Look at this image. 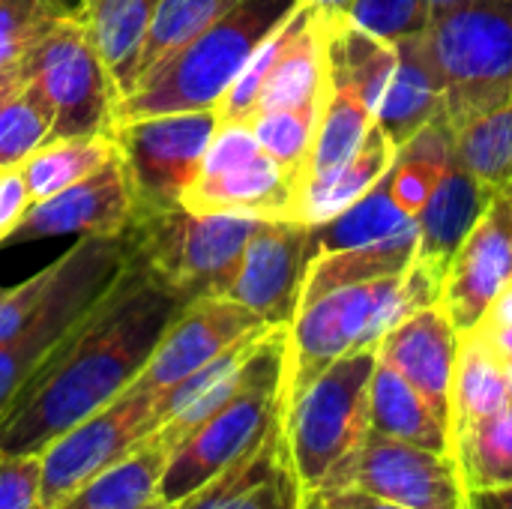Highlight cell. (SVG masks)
Segmentation results:
<instances>
[{
	"instance_id": "cell-40",
	"label": "cell",
	"mask_w": 512,
	"mask_h": 509,
	"mask_svg": "<svg viewBox=\"0 0 512 509\" xmlns=\"http://www.w3.org/2000/svg\"><path fill=\"white\" fill-rule=\"evenodd\" d=\"M39 456H15L0 450V509H36Z\"/></svg>"
},
{
	"instance_id": "cell-44",
	"label": "cell",
	"mask_w": 512,
	"mask_h": 509,
	"mask_svg": "<svg viewBox=\"0 0 512 509\" xmlns=\"http://www.w3.org/2000/svg\"><path fill=\"white\" fill-rule=\"evenodd\" d=\"M465 509H512V483L498 489L465 492Z\"/></svg>"
},
{
	"instance_id": "cell-33",
	"label": "cell",
	"mask_w": 512,
	"mask_h": 509,
	"mask_svg": "<svg viewBox=\"0 0 512 509\" xmlns=\"http://www.w3.org/2000/svg\"><path fill=\"white\" fill-rule=\"evenodd\" d=\"M327 96V93H324ZM324 96L294 105V108H273V111H258L249 126L264 147L267 156H273L285 174L297 186V198L309 180V162H312V147L318 135V120L324 108Z\"/></svg>"
},
{
	"instance_id": "cell-21",
	"label": "cell",
	"mask_w": 512,
	"mask_h": 509,
	"mask_svg": "<svg viewBox=\"0 0 512 509\" xmlns=\"http://www.w3.org/2000/svg\"><path fill=\"white\" fill-rule=\"evenodd\" d=\"M438 117H444V93L426 54L423 33L396 42V66L375 108V123L396 147H402Z\"/></svg>"
},
{
	"instance_id": "cell-42",
	"label": "cell",
	"mask_w": 512,
	"mask_h": 509,
	"mask_svg": "<svg viewBox=\"0 0 512 509\" xmlns=\"http://www.w3.org/2000/svg\"><path fill=\"white\" fill-rule=\"evenodd\" d=\"M27 207H30V192L21 177V168H3L0 171V246Z\"/></svg>"
},
{
	"instance_id": "cell-48",
	"label": "cell",
	"mask_w": 512,
	"mask_h": 509,
	"mask_svg": "<svg viewBox=\"0 0 512 509\" xmlns=\"http://www.w3.org/2000/svg\"><path fill=\"white\" fill-rule=\"evenodd\" d=\"M135 509H174V507H171L168 501H162V498L156 495V498H150L147 504H141V507H135Z\"/></svg>"
},
{
	"instance_id": "cell-27",
	"label": "cell",
	"mask_w": 512,
	"mask_h": 509,
	"mask_svg": "<svg viewBox=\"0 0 512 509\" xmlns=\"http://www.w3.org/2000/svg\"><path fill=\"white\" fill-rule=\"evenodd\" d=\"M168 444L153 432L135 453L48 509H135L159 495Z\"/></svg>"
},
{
	"instance_id": "cell-8",
	"label": "cell",
	"mask_w": 512,
	"mask_h": 509,
	"mask_svg": "<svg viewBox=\"0 0 512 509\" xmlns=\"http://www.w3.org/2000/svg\"><path fill=\"white\" fill-rule=\"evenodd\" d=\"M132 255L129 234L117 237H81L60 255V273L18 336L0 345V414L27 384V378L51 357V351L75 330V324L93 309V303L111 288Z\"/></svg>"
},
{
	"instance_id": "cell-12",
	"label": "cell",
	"mask_w": 512,
	"mask_h": 509,
	"mask_svg": "<svg viewBox=\"0 0 512 509\" xmlns=\"http://www.w3.org/2000/svg\"><path fill=\"white\" fill-rule=\"evenodd\" d=\"M324 486L354 489L411 509H465V486L453 453L414 447L375 432L360 441Z\"/></svg>"
},
{
	"instance_id": "cell-20",
	"label": "cell",
	"mask_w": 512,
	"mask_h": 509,
	"mask_svg": "<svg viewBox=\"0 0 512 509\" xmlns=\"http://www.w3.org/2000/svg\"><path fill=\"white\" fill-rule=\"evenodd\" d=\"M489 195L480 189V183L465 171L459 159L447 165L438 186L432 189L426 207L417 216V255L414 264L438 282L444 279V270L459 249V243L468 237L474 222L489 207Z\"/></svg>"
},
{
	"instance_id": "cell-14",
	"label": "cell",
	"mask_w": 512,
	"mask_h": 509,
	"mask_svg": "<svg viewBox=\"0 0 512 509\" xmlns=\"http://www.w3.org/2000/svg\"><path fill=\"white\" fill-rule=\"evenodd\" d=\"M512 279V195L492 198L453 252L438 306L456 333L474 330Z\"/></svg>"
},
{
	"instance_id": "cell-29",
	"label": "cell",
	"mask_w": 512,
	"mask_h": 509,
	"mask_svg": "<svg viewBox=\"0 0 512 509\" xmlns=\"http://www.w3.org/2000/svg\"><path fill=\"white\" fill-rule=\"evenodd\" d=\"M456 159L489 198L512 195V99L453 132Z\"/></svg>"
},
{
	"instance_id": "cell-45",
	"label": "cell",
	"mask_w": 512,
	"mask_h": 509,
	"mask_svg": "<svg viewBox=\"0 0 512 509\" xmlns=\"http://www.w3.org/2000/svg\"><path fill=\"white\" fill-rule=\"evenodd\" d=\"M21 84H24V66L12 72H0V102H6Z\"/></svg>"
},
{
	"instance_id": "cell-26",
	"label": "cell",
	"mask_w": 512,
	"mask_h": 509,
	"mask_svg": "<svg viewBox=\"0 0 512 509\" xmlns=\"http://www.w3.org/2000/svg\"><path fill=\"white\" fill-rule=\"evenodd\" d=\"M156 9L159 0H81V12L120 99L132 90L138 51L147 39Z\"/></svg>"
},
{
	"instance_id": "cell-39",
	"label": "cell",
	"mask_w": 512,
	"mask_h": 509,
	"mask_svg": "<svg viewBox=\"0 0 512 509\" xmlns=\"http://www.w3.org/2000/svg\"><path fill=\"white\" fill-rule=\"evenodd\" d=\"M75 9L72 0H0V42L39 33Z\"/></svg>"
},
{
	"instance_id": "cell-16",
	"label": "cell",
	"mask_w": 512,
	"mask_h": 509,
	"mask_svg": "<svg viewBox=\"0 0 512 509\" xmlns=\"http://www.w3.org/2000/svg\"><path fill=\"white\" fill-rule=\"evenodd\" d=\"M135 219V192L126 174L120 153L105 162L90 177L72 183L69 189L33 201L18 225L9 231L3 246L33 243L60 234H96V237H117L126 234Z\"/></svg>"
},
{
	"instance_id": "cell-47",
	"label": "cell",
	"mask_w": 512,
	"mask_h": 509,
	"mask_svg": "<svg viewBox=\"0 0 512 509\" xmlns=\"http://www.w3.org/2000/svg\"><path fill=\"white\" fill-rule=\"evenodd\" d=\"M429 3H432V18H435V15H441L447 9H456V6H462L468 0H429Z\"/></svg>"
},
{
	"instance_id": "cell-4",
	"label": "cell",
	"mask_w": 512,
	"mask_h": 509,
	"mask_svg": "<svg viewBox=\"0 0 512 509\" xmlns=\"http://www.w3.org/2000/svg\"><path fill=\"white\" fill-rule=\"evenodd\" d=\"M288 327H273L246 360L237 390L201 420L168 453L159 498L171 507L243 456L279 417L285 405Z\"/></svg>"
},
{
	"instance_id": "cell-31",
	"label": "cell",
	"mask_w": 512,
	"mask_h": 509,
	"mask_svg": "<svg viewBox=\"0 0 512 509\" xmlns=\"http://www.w3.org/2000/svg\"><path fill=\"white\" fill-rule=\"evenodd\" d=\"M117 156L114 135H87V138H60L42 144L33 156H27L18 168L33 201H45L72 183L90 177L105 162Z\"/></svg>"
},
{
	"instance_id": "cell-19",
	"label": "cell",
	"mask_w": 512,
	"mask_h": 509,
	"mask_svg": "<svg viewBox=\"0 0 512 509\" xmlns=\"http://www.w3.org/2000/svg\"><path fill=\"white\" fill-rule=\"evenodd\" d=\"M180 204L195 213L243 210L267 219H294L297 186L285 168L261 150L228 171L198 174L183 192Z\"/></svg>"
},
{
	"instance_id": "cell-22",
	"label": "cell",
	"mask_w": 512,
	"mask_h": 509,
	"mask_svg": "<svg viewBox=\"0 0 512 509\" xmlns=\"http://www.w3.org/2000/svg\"><path fill=\"white\" fill-rule=\"evenodd\" d=\"M396 150L399 147L375 123L351 159H345L342 165H336L327 174L312 177L303 186L297 207H294V219L309 222V225H321V222L339 216L342 210H348L357 198H363L390 171Z\"/></svg>"
},
{
	"instance_id": "cell-5",
	"label": "cell",
	"mask_w": 512,
	"mask_h": 509,
	"mask_svg": "<svg viewBox=\"0 0 512 509\" xmlns=\"http://www.w3.org/2000/svg\"><path fill=\"white\" fill-rule=\"evenodd\" d=\"M261 219L243 210L195 213L177 204L135 216L126 234L132 258L183 300L225 297Z\"/></svg>"
},
{
	"instance_id": "cell-30",
	"label": "cell",
	"mask_w": 512,
	"mask_h": 509,
	"mask_svg": "<svg viewBox=\"0 0 512 509\" xmlns=\"http://www.w3.org/2000/svg\"><path fill=\"white\" fill-rule=\"evenodd\" d=\"M312 228H315L318 255H324V252H342V249H354V246L390 240L396 234H405V231L417 228V219H411L393 201L390 180L384 174L348 210H342L339 216H333V219H327L321 225H312Z\"/></svg>"
},
{
	"instance_id": "cell-38",
	"label": "cell",
	"mask_w": 512,
	"mask_h": 509,
	"mask_svg": "<svg viewBox=\"0 0 512 509\" xmlns=\"http://www.w3.org/2000/svg\"><path fill=\"white\" fill-rule=\"evenodd\" d=\"M57 273H60V258L42 267L39 273H33L30 279H24L21 285L0 291V345L18 336L24 324L39 312V306L45 303V297L57 282Z\"/></svg>"
},
{
	"instance_id": "cell-18",
	"label": "cell",
	"mask_w": 512,
	"mask_h": 509,
	"mask_svg": "<svg viewBox=\"0 0 512 509\" xmlns=\"http://www.w3.org/2000/svg\"><path fill=\"white\" fill-rule=\"evenodd\" d=\"M456 357L459 333L438 303L411 312L378 342V360L396 369L447 426Z\"/></svg>"
},
{
	"instance_id": "cell-41",
	"label": "cell",
	"mask_w": 512,
	"mask_h": 509,
	"mask_svg": "<svg viewBox=\"0 0 512 509\" xmlns=\"http://www.w3.org/2000/svg\"><path fill=\"white\" fill-rule=\"evenodd\" d=\"M477 330L492 342V348L501 354L504 363H512V279L498 294V300L489 306V312L477 324Z\"/></svg>"
},
{
	"instance_id": "cell-2",
	"label": "cell",
	"mask_w": 512,
	"mask_h": 509,
	"mask_svg": "<svg viewBox=\"0 0 512 509\" xmlns=\"http://www.w3.org/2000/svg\"><path fill=\"white\" fill-rule=\"evenodd\" d=\"M438 303V282L417 264L405 276L333 288L306 303L288 324L285 402L345 354L378 342L411 312Z\"/></svg>"
},
{
	"instance_id": "cell-15",
	"label": "cell",
	"mask_w": 512,
	"mask_h": 509,
	"mask_svg": "<svg viewBox=\"0 0 512 509\" xmlns=\"http://www.w3.org/2000/svg\"><path fill=\"white\" fill-rule=\"evenodd\" d=\"M264 330H270V324H264L255 312H249L231 297H195L168 324L132 387L162 393L198 372L204 363H210L240 339Z\"/></svg>"
},
{
	"instance_id": "cell-1",
	"label": "cell",
	"mask_w": 512,
	"mask_h": 509,
	"mask_svg": "<svg viewBox=\"0 0 512 509\" xmlns=\"http://www.w3.org/2000/svg\"><path fill=\"white\" fill-rule=\"evenodd\" d=\"M186 303L129 255L111 288L0 414V450L39 456L57 435L114 402Z\"/></svg>"
},
{
	"instance_id": "cell-17",
	"label": "cell",
	"mask_w": 512,
	"mask_h": 509,
	"mask_svg": "<svg viewBox=\"0 0 512 509\" xmlns=\"http://www.w3.org/2000/svg\"><path fill=\"white\" fill-rule=\"evenodd\" d=\"M303 495L279 417L243 456L177 501L174 509H303Z\"/></svg>"
},
{
	"instance_id": "cell-9",
	"label": "cell",
	"mask_w": 512,
	"mask_h": 509,
	"mask_svg": "<svg viewBox=\"0 0 512 509\" xmlns=\"http://www.w3.org/2000/svg\"><path fill=\"white\" fill-rule=\"evenodd\" d=\"M24 78L42 90L51 108V141L114 135L120 96L93 42L81 3L42 33L24 60Z\"/></svg>"
},
{
	"instance_id": "cell-34",
	"label": "cell",
	"mask_w": 512,
	"mask_h": 509,
	"mask_svg": "<svg viewBox=\"0 0 512 509\" xmlns=\"http://www.w3.org/2000/svg\"><path fill=\"white\" fill-rule=\"evenodd\" d=\"M372 126H375V114L366 105V99L345 84L327 81V96H324L318 135H315V147H312V162H309V180L318 174H327L336 165H342L345 159H351L357 153V147L366 141Z\"/></svg>"
},
{
	"instance_id": "cell-7",
	"label": "cell",
	"mask_w": 512,
	"mask_h": 509,
	"mask_svg": "<svg viewBox=\"0 0 512 509\" xmlns=\"http://www.w3.org/2000/svg\"><path fill=\"white\" fill-rule=\"evenodd\" d=\"M375 366L378 348L345 354L282 405V432L303 492L324 486L369 435Z\"/></svg>"
},
{
	"instance_id": "cell-13",
	"label": "cell",
	"mask_w": 512,
	"mask_h": 509,
	"mask_svg": "<svg viewBox=\"0 0 512 509\" xmlns=\"http://www.w3.org/2000/svg\"><path fill=\"white\" fill-rule=\"evenodd\" d=\"M318 255L315 228L300 219H261L246 243L240 270L225 297L270 327H288L300 309L306 270Z\"/></svg>"
},
{
	"instance_id": "cell-10",
	"label": "cell",
	"mask_w": 512,
	"mask_h": 509,
	"mask_svg": "<svg viewBox=\"0 0 512 509\" xmlns=\"http://www.w3.org/2000/svg\"><path fill=\"white\" fill-rule=\"evenodd\" d=\"M216 126V108L132 117L114 126V144L135 192V216L180 204Z\"/></svg>"
},
{
	"instance_id": "cell-28",
	"label": "cell",
	"mask_w": 512,
	"mask_h": 509,
	"mask_svg": "<svg viewBox=\"0 0 512 509\" xmlns=\"http://www.w3.org/2000/svg\"><path fill=\"white\" fill-rule=\"evenodd\" d=\"M453 159H456L453 129L447 126L444 117H438L396 150V159L387 171L393 201L411 219H417Z\"/></svg>"
},
{
	"instance_id": "cell-37",
	"label": "cell",
	"mask_w": 512,
	"mask_h": 509,
	"mask_svg": "<svg viewBox=\"0 0 512 509\" xmlns=\"http://www.w3.org/2000/svg\"><path fill=\"white\" fill-rule=\"evenodd\" d=\"M345 18L360 30L396 45L426 33L432 21L429 0H351Z\"/></svg>"
},
{
	"instance_id": "cell-32",
	"label": "cell",
	"mask_w": 512,
	"mask_h": 509,
	"mask_svg": "<svg viewBox=\"0 0 512 509\" xmlns=\"http://www.w3.org/2000/svg\"><path fill=\"white\" fill-rule=\"evenodd\" d=\"M465 492L512 483V405L450 438Z\"/></svg>"
},
{
	"instance_id": "cell-35",
	"label": "cell",
	"mask_w": 512,
	"mask_h": 509,
	"mask_svg": "<svg viewBox=\"0 0 512 509\" xmlns=\"http://www.w3.org/2000/svg\"><path fill=\"white\" fill-rule=\"evenodd\" d=\"M234 3L237 0H159V9H156L150 30H147V39L138 51L132 90L147 75H153L168 57H174L186 42H192L216 18H222Z\"/></svg>"
},
{
	"instance_id": "cell-6",
	"label": "cell",
	"mask_w": 512,
	"mask_h": 509,
	"mask_svg": "<svg viewBox=\"0 0 512 509\" xmlns=\"http://www.w3.org/2000/svg\"><path fill=\"white\" fill-rule=\"evenodd\" d=\"M423 45L453 132L512 99V0H468L435 15Z\"/></svg>"
},
{
	"instance_id": "cell-25",
	"label": "cell",
	"mask_w": 512,
	"mask_h": 509,
	"mask_svg": "<svg viewBox=\"0 0 512 509\" xmlns=\"http://www.w3.org/2000/svg\"><path fill=\"white\" fill-rule=\"evenodd\" d=\"M414 255H417V228H411L405 234H396L390 240L315 255L309 270H306L300 309L306 303H312L315 297L333 291V288L360 285V282H372V279L405 276L411 270V264H414Z\"/></svg>"
},
{
	"instance_id": "cell-36",
	"label": "cell",
	"mask_w": 512,
	"mask_h": 509,
	"mask_svg": "<svg viewBox=\"0 0 512 509\" xmlns=\"http://www.w3.org/2000/svg\"><path fill=\"white\" fill-rule=\"evenodd\" d=\"M51 108L42 90L24 78V84L0 102V171L18 168L42 144L51 141Z\"/></svg>"
},
{
	"instance_id": "cell-43",
	"label": "cell",
	"mask_w": 512,
	"mask_h": 509,
	"mask_svg": "<svg viewBox=\"0 0 512 509\" xmlns=\"http://www.w3.org/2000/svg\"><path fill=\"white\" fill-rule=\"evenodd\" d=\"M303 509H411L399 507V504H390V501H381V498H372V495H363V492H354V489H312L303 495Z\"/></svg>"
},
{
	"instance_id": "cell-11",
	"label": "cell",
	"mask_w": 512,
	"mask_h": 509,
	"mask_svg": "<svg viewBox=\"0 0 512 509\" xmlns=\"http://www.w3.org/2000/svg\"><path fill=\"white\" fill-rule=\"evenodd\" d=\"M159 429L156 393L141 387L123 390L114 402L57 435L39 453L36 509L54 507L96 474L135 453Z\"/></svg>"
},
{
	"instance_id": "cell-46",
	"label": "cell",
	"mask_w": 512,
	"mask_h": 509,
	"mask_svg": "<svg viewBox=\"0 0 512 509\" xmlns=\"http://www.w3.org/2000/svg\"><path fill=\"white\" fill-rule=\"evenodd\" d=\"M297 3H312L321 12H327V15H345L348 6H351V0H297Z\"/></svg>"
},
{
	"instance_id": "cell-24",
	"label": "cell",
	"mask_w": 512,
	"mask_h": 509,
	"mask_svg": "<svg viewBox=\"0 0 512 509\" xmlns=\"http://www.w3.org/2000/svg\"><path fill=\"white\" fill-rule=\"evenodd\" d=\"M369 432L414 447L450 453V426L396 369L381 360L369 387Z\"/></svg>"
},
{
	"instance_id": "cell-23",
	"label": "cell",
	"mask_w": 512,
	"mask_h": 509,
	"mask_svg": "<svg viewBox=\"0 0 512 509\" xmlns=\"http://www.w3.org/2000/svg\"><path fill=\"white\" fill-rule=\"evenodd\" d=\"M512 405V384L501 354L474 327L459 333V357L450 390V438Z\"/></svg>"
},
{
	"instance_id": "cell-3",
	"label": "cell",
	"mask_w": 512,
	"mask_h": 509,
	"mask_svg": "<svg viewBox=\"0 0 512 509\" xmlns=\"http://www.w3.org/2000/svg\"><path fill=\"white\" fill-rule=\"evenodd\" d=\"M294 6L297 0H237L222 18L117 102V123L150 114L216 108L261 39L276 30Z\"/></svg>"
}]
</instances>
